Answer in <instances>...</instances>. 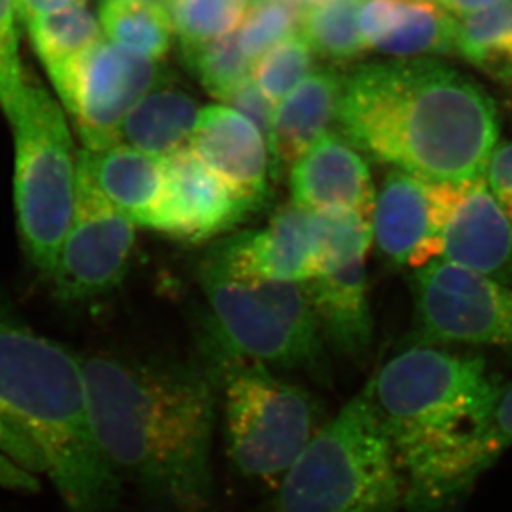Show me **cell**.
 Here are the masks:
<instances>
[{
	"instance_id": "1",
	"label": "cell",
	"mask_w": 512,
	"mask_h": 512,
	"mask_svg": "<svg viewBox=\"0 0 512 512\" xmlns=\"http://www.w3.org/2000/svg\"><path fill=\"white\" fill-rule=\"evenodd\" d=\"M82 366L95 438L122 481L163 512H207L215 496L213 371L115 355Z\"/></svg>"
},
{
	"instance_id": "2",
	"label": "cell",
	"mask_w": 512,
	"mask_h": 512,
	"mask_svg": "<svg viewBox=\"0 0 512 512\" xmlns=\"http://www.w3.org/2000/svg\"><path fill=\"white\" fill-rule=\"evenodd\" d=\"M504 388L481 356L438 346H409L366 383L406 511L453 512L496 463L493 418Z\"/></svg>"
},
{
	"instance_id": "3",
	"label": "cell",
	"mask_w": 512,
	"mask_h": 512,
	"mask_svg": "<svg viewBox=\"0 0 512 512\" xmlns=\"http://www.w3.org/2000/svg\"><path fill=\"white\" fill-rule=\"evenodd\" d=\"M338 124L361 153L433 182L483 177L499 138L493 99L466 75L428 57L353 70Z\"/></svg>"
},
{
	"instance_id": "4",
	"label": "cell",
	"mask_w": 512,
	"mask_h": 512,
	"mask_svg": "<svg viewBox=\"0 0 512 512\" xmlns=\"http://www.w3.org/2000/svg\"><path fill=\"white\" fill-rule=\"evenodd\" d=\"M0 421L9 454L44 471L70 512H117L124 481L90 421L82 361L0 301Z\"/></svg>"
},
{
	"instance_id": "5",
	"label": "cell",
	"mask_w": 512,
	"mask_h": 512,
	"mask_svg": "<svg viewBox=\"0 0 512 512\" xmlns=\"http://www.w3.org/2000/svg\"><path fill=\"white\" fill-rule=\"evenodd\" d=\"M403 479L365 391L311 439L281 478L270 512H398Z\"/></svg>"
},
{
	"instance_id": "6",
	"label": "cell",
	"mask_w": 512,
	"mask_h": 512,
	"mask_svg": "<svg viewBox=\"0 0 512 512\" xmlns=\"http://www.w3.org/2000/svg\"><path fill=\"white\" fill-rule=\"evenodd\" d=\"M210 308V353L220 366L252 361L276 370H316L323 336L306 283L253 280L213 256L200 265Z\"/></svg>"
},
{
	"instance_id": "7",
	"label": "cell",
	"mask_w": 512,
	"mask_h": 512,
	"mask_svg": "<svg viewBox=\"0 0 512 512\" xmlns=\"http://www.w3.org/2000/svg\"><path fill=\"white\" fill-rule=\"evenodd\" d=\"M14 132V200L20 242L32 265L50 278L74 218L79 152L64 110L27 79L9 114Z\"/></svg>"
},
{
	"instance_id": "8",
	"label": "cell",
	"mask_w": 512,
	"mask_h": 512,
	"mask_svg": "<svg viewBox=\"0 0 512 512\" xmlns=\"http://www.w3.org/2000/svg\"><path fill=\"white\" fill-rule=\"evenodd\" d=\"M217 376L228 458L245 478L278 488L328 421L320 401L252 361L227 363Z\"/></svg>"
},
{
	"instance_id": "9",
	"label": "cell",
	"mask_w": 512,
	"mask_h": 512,
	"mask_svg": "<svg viewBox=\"0 0 512 512\" xmlns=\"http://www.w3.org/2000/svg\"><path fill=\"white\" fill-rule=\"evenodd\" d=\"M409 346L489 345L512 350V286L444 258L416 268Z\"/></svg>"
},
{
	"instance_id": "10",
	"label": "cell",
	"mask_w": 512,
	"mask_h": 512,
	"mask_svg": "<svg viewBox=\"0 0 512 512\" xmlns=\"http://www.w3.org/2000/svg\"><path fill=\"white\" fill-rule=\"evenodd\" d=\"M135 248V225L79 167L74 218L50 281L67 303L94 300L124 281Z\"/></svg>"
},
{
	"instance_id": "11",
	"label": "cell",
	"mask_w": 512,
	"mask_h": 512,
	"mask_svg": "<svg viewBox=\"0 0 512 512\" xmlns=\"http://www.w3.org/2000/svg\"><path fill=\"white\" fill-rule=\"evenodd\" d=\"M162 80L158 62L102 37L57 94L85 150H100L120 142L127 115Z\"/></svg>"
},
{
	"instance_id": "12",
	"label": "cell",
	"mask_w": 512,
	"mask_h": 512,
	"mask_svg": "<svg viewBox=\"0 0 512 512\" xmlns=\"http://www.w3.org/2000/svg\"><path fill=\"white\" fill-rule=\"evenodd\" d=\"M466 185L424 180L391 168L376 192L373 213V240L381 255L414 270L441 258L444 230Z\"/></svg>"
},
{
	"instance_id": "13",
	"label": "cell",
	"mask_w": 512,
	"mask_h": 512,
	"mask_svg": "<svg viewBox=\"0 0 512 512\" xmlns=\"http://www.w3.org/2000/svg\"><path fill=\"white\" fill-rule=\"evenodd\" d=\"M207 253L235 276L305 283L323 273L318 213L290 203L260 232L223 238Z\"/></svg>"
},
{
	"instance_id": "14",
	"label": "cell",
	"mask_w": 512,
	"mask_h": 512,
	"mask_svg": "<svg viewBox=\"0 0 512 512\" xmlns=\"http://www.w3.org/2000/svg\"><path fill=\"white\" fill-rule=\"evenodd\" d=\"M163 168L165 192L153 232L178 242H208L255 213L188 147L163 158Z\"/></svg>"
},
{
	"instance_id": "15",
	"label": "cell",
	"mask_w": 512,
	"mask_h": 512,
	"mask_svg": "<svg viewBox=\"0 0 512 512\" xmlns=\"http://www.w3.org/2000/svg\"><path fill=\"white\" fill-rule=\"evenodd\" d=\"M188 148L253 212L270 200L268 142L237 110L217 104L203 107Z\"/></svg>"
},
{
	"instance_id": "16",
	"label": "cell",
	"mask_w": 512,
	"mask_h": 512,
	"mask_svg": "<svg viewBox=\"0 0 512 512\" xmlns=\"http://www.w3.org/2000/svg\"><path fill=\"white\" fill-rule=\"evenodd\" d=\"M291 203L313 212L373 218L376 190L363 153L338 130L316 140L290 170Z\"/></svg>"
},
{
	"instance_id": "17",
	"label": "cell",
	"mask_w": 512,
	"mask_h": 512,
	"mask_svg": "<svg viewBox=\"0 0 512 512\" xmlns=\"http://www.w3.org/2000/svg\"><path fill=\"white\" fill-rule=\"evenodd\" d=\"M441 258L512 286V220L484 177L466 185L444 230Z\"/></svg>"
},
{
	"instance_id": "18",
	"label": "cell",
	"mask_w": 512,
	"mask_h": 512,
	"mask_svg": "<svg viewBox=\"0 0 512 512\" xmlns=\"http://www.w3.org/2000/svg\"><path fill=\"white\" fill-rule=\"evenodd\" d=\"M360 27L368 50L398 59L454 50L456 19L438 0H363Z\"/></svg>"
},
{
	"instance_id": "19",
	"label": "cell",
	"mask_w": 512,
	"mask_h": 512,
	"mask_svg": "<svg viewBox=\"0 0 512 512\" xmlns=\"http://www.w3.org/2000/svg\"><path fill=\"white\" fill-rule=\"evenodd\" d=\"M79 167L135 227L155 230L165 192L163 158L119 142L100 150L82 148Z\"/></svg>"
},
{
	"instance_id": "20",
	"label": "cell",
	"mask_w": 512,
	"mask_h": 512,
	"mask_svg": "<svg viewBox=\"0 0 512 512\" xmlns=\"http://www.w3.org/2000/svg\"><path fill=\"white\" fill-rule=\"evenodd\" d=\"M345 79L331 69L315 70L276 105L271 128V178L290 173L308 148L333 130L340 117Z\"/></svg>"
},
{
	"instance_id": "21",
	"label": "cell",
	"mask_w": 512,
	"mask_h": 512,
	"mask_svg": "<svg viewBox=\"0 0 512 512\" xmlns=\"http://www.w3.org/2000/svg\"><path fill=\"white\" fill-rule=\"evenodd\" d=\"M323 340L341 355L363 360L373 341L365 258L305 281Z\"/></svg>"
},
{
	"instance_id": "22",
	"label": "cell",
	"mask_w": 512,
	"mask_h": 512,
	"mask_svg": "<svg viewBox=\"0 0 512 512\" xmlns=\"http://www.w3.org/2000/svg\"><path fill=\"white\" fill-rule=\"evenodd\" d=\"M200 112L192 95L163 79L127 115L120 142L153 157H168L190 145Z\"/></svg>"
},
{
	"instance_id": "23",
	"label": "cell",
	"mask_w": 512,
	"mask_h": 512,
	"mask_svg": "<svg viewBox=\"0 0 512 512\" xmlns=\"http://www.w3.org/2000/svg\"><path fill=\"white\" fill-rule=\"evenodd\" d=\"M27 25L37 55L57 92L79 60L104 37L102 25L85 4L37 15Z\"/></svg>"
},
{
	"instance_id": "24",
	"label": "cell",
	"mask_w": 512,
	"mask_h": 512,
	"mask_svg": "<svg viewBox=\"0 0 512 512\" xmlns=\"http://www.w3.org/2000/svg\"><path fill=\"white\" fill-rule=\"evenodd\" d=\"M454 50L464 59L512 84V0L456 20Z\"/></svg>"
},
{
	"instance_id": "25",
	"label": "cell",
	"mask_w": 512,
	"mask_h": 512,
	"mask_svg": "<svg viewBox=\"0 0 512 512\" xmlns=\"http://www.w3.org/2000/svg\"><path fill=\"white\" fill-rule=\"evenodd\" d=\"M361 4L363 0H328L303 9L300 34L316 57L345 67L368 52L361 34Z\"/></svg>"
},
{
	"instance_id": "26",
	"label": "cell",
	"mask_w": 512,
	"mask_h": 512,
	"mask_svg": "<svg viewBox=\"0 0 512 512\" xmlns=\"http://www.w3.org/2000/svg\"><path fill=\"white\" fill-rule=\"evenodd\" d=\"M100 25L110 42L160 62L172 47L167 10L143 0H102Z\"/></svg>"
},
{
	"instance_id": "27",
	"label": "cell",
	"mask_w": 512,
	"mask_h": 512,
	"mask_svg": "<svg viewBox=\"0 0 512 512\" xmlns=\"http://www.w3.org/2000/svg\"><path fill=\"white\" fill-rule=\"evenodd\" d=\"M253 0H168V15L183 57L243 24Z\"/></svg>"
},
{
	"instance_id": "28",
	"label": "cell",
	"mask_w": 512,
	"mask_h": 512,
	"mask_svg": "<svg viewBox=\"0 0 512 512\" xmlns=\"http://www.w3.org/2000/svg\"><path fill=\"white\" fill-rule=\"evenodd\" d=\"M316 54L301 34H291L252 67V79L261 92L273 102L280 104L296 85L315 72Z\"/></svg>"
},
{
	"instance_id": "29",
	"label": "cell",
	"mask_w": 512,
	"mask_h": 512,
	"mask_svg": "<svg viewBox=\"0 0 512 512\" xmlns=\"http://www.w3.org/2000/svg\"><path fill=\"white\" fill-rule=\"evenodd\" d=\"M183 59L208 94L218 100L252 77V62L243 54L235 32L203 45Z\"/></svg>"
},
{
	"instance_id": "30",
	"label": "cell",
	"mask_w": 512,
	"mask_h": 512,
	"mask_svg": "<svg viewBox=\"0 0 512 512\" xmlns=\"http://www.w3.org/2000/svg\"><path fill=\"white\" fill-rule=\"evenodd\" d=\"M303 7L290 0H253L247 17L237 32L243 54L255 64L281 40L300 27Z\"/></svg>"
},
{
	"instance_id": "31",
	"label": "cell",
	"mask_w": 512,
	"mask_h": 512,
	"mask_svg": "<svg viewBox=\"0 0 512 512\" xmlns=\"http://www.w3.org/2000/svg\"><path fill=\"white\" fill-rule=\"evenodd\" d=\"M316 213L323 273L365 258L373 243V218L348 210Z\"/></svg>"
},
{
	"instance_id": "32",
	"label": "cell",
	"mask_w": 512,
	"mask_h": 512,
	"mask_svg": "<svg viewBox=\"0 0 512 512\" xmlns=\"http://www.w3.org/2000/svg\"><path fill=\"white\" fill-rule=\"evenodd\" d=\"M14 0H0V109L5 115L19 102L27 84L17 44Z\"/></svg>"
},
{
	"instance_id": "33",
	"label": "cell",
	"mask_w": 512,
	"mask_h": 512,
	"mask_svg": "<svg viewBox=\"0 0 512 512\" xmlns=\"http://www.w3.org/2000/svg\"><path fill=\"white\" fill-rule=\"evenodd\" d=\"M222 102L223 105L237 110L238 114L250 120L263 133L266 142L270 143L276 105L261 92L252 77L238 85L237 89L232 90Z\"/></svg>"
},
{
	"instance_id": "34",
	"label": "cell",
	"mask_w": 512,
	"mask_h": 512,
	"mask_svg": "<svg viewBox=\"0 0 512 512\" xmlns=\"http://www.w3.org/2000/svg\"><path fill=\"white\" fill-rule=\"evenodd\" d=\"M483 177L496 202L512 220V142L496 145Z\"/></svg>"
},
{
	"instance_id": "35",
	"label": "cell",
	"mask_w": 512,
	"mask_h": 512,
	"mask_svg": "<svg viewBox=\"0 0 512 512\" xmlns=\"http://www.w3.org/2000/svg\"><path fill=\"white\" fill-rule=\"evenodd\" d=\"M512 446V383L506 384L493 418V448L501 454Z\"/></svg>"
},
{
	"instance_id": "36",
	"label": "cell",
	"mask_w": 512,
	"mask_h": 512,
	"mask_svg": "<svg viewBox=\"0 0 512 512\" xmlns=\"http://www.w3.org/2000/svg\"><path fill=\"white\" fill-rule=\"evenodd\" d=\"M79 4H85V0H17V15L27 24L37 15L50 14Z\"/></svg>"
},
{
	"instance_id": "37",
	"label": "cell",
	"mask_w": 512,
	"mask_h": 512,
	"mask_svg": "<svg viewBox=\"0 0 512 512\" xmlns=\"http://www.w3.org/2000/svg\"><path fill=\"white\" fill-rule=\"evenodd\" d=\"M503 0H438L449 15L463 19L466 15L474 14L479 10L488 9L491 5L499 4Z\"/></svg>"
},
{
	"instance_id": "38",
	"label": "cell",
	"mask_w": 512,
	"mask_h": 512,
	"mask_svg": "<svg viewBox=\"0 0 512 512\" xmlns=\"http://www.w3.org/2000/svg\"><path fill=\"white\" fill-rule=\"evenodd\" d=\"M0 451L2 453H9V436H7V431H5L4 424L0 421Z\"/></svg>"
},
{
	"instance_id": "39",
	"label": "cell",
	"mask_w": 512,
	"mask_h": 512,
	"mask_svg": "<svg viewBox=\"0 0 512 512\" xmlns=\"http://www.w3.org/2000/svg\"><path fill=\"white\" fill-rule=\"evenodd\" d=\"M293 4L300 5V7H311V5L323 4V2H328V0H290Z\"/></svg>"
},
{
	"instance_id": "40",
	"label": "cell",
	"mask_w": 512,
	"mask_h": 512,
	"mask_svg": "<svg viewBox=\"0 0 512 512\" xmlns=\"http://www.w3.org/2000/svg\"><path fill=\"white\" fill-rule=\"evenodd\" d=\"M143 2H147V4L157 5V7H162V9L165 10H167L168 7V0H143Z\"/></svg>"
},
{
	"instance_id": "41",
	"label": "cell",
	"mask_w": 512,
	"mask_h": 512,
	"mask_svg": "<svg viewBox=\"0 0 512 512\" xmlns=\"http://www.w3.org/2000/svg\"><path fill=\"white\" fill-rule=\"evenodd\" d=\"M14 4H15V10H17V0H14ZM17 17H19V15H17Z\"/></svg>"
},
{
	"instance_id": "42",
	"label": "cell",
	"mask_w": 512,
	"mask_h": 512,
	"mask_svg": "<svg viewBox=\"0 0 512 512\" xmlns=\"http://www.w3.org/2000/svg\"><path fill=\"white\" fill-rule=\"evenodd\" d=\"M511 87H512V84H511Z\"/></svg>"
}]
</instances>
